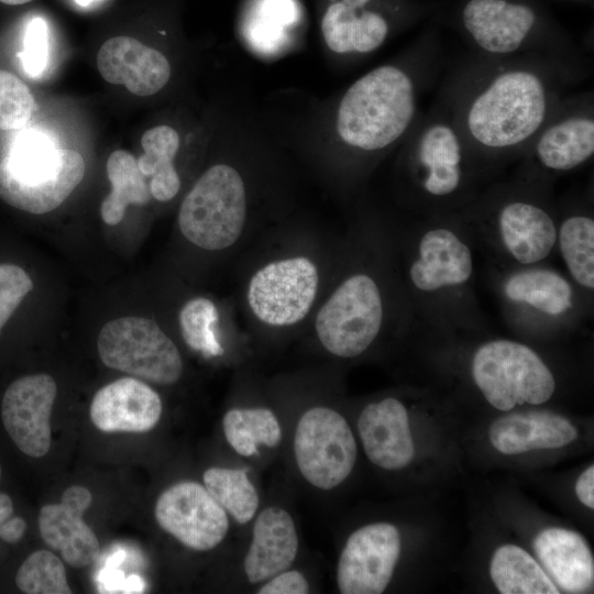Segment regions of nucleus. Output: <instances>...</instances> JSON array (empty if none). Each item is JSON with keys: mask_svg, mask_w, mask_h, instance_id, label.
<instances>
[{"mask_svg": "<svg viewBox=\"0 0 594 594\" xmlns=\"http://www.w3.org/2000/svg\"><path fill=\"white\" fill-rule=\"evenodd\" d=\"M440 78L436 100L492 180L522 158L570 89L581 84L544 58L488 57L468 50L447 59Z\"/></svg>", "mask_w": 594, "mask_h": 594, "instance_id": "obj_1", "label": "nucleus"}, {"mask_svg": "<svg viewBox=\"0 0 594 594\" xmlns=\"http://www.w3.org/2000/svg\"><path fill=\"white\" fill-rule=\"evenodd\" d=\"M429 21L454 32L475 54L544 58L580 82L592 73L588 48L575 41L544 0H441Z\"/></svg>", "mask_w": 594, "mask_h": 594, "instance_id": "obj_2", "label": "nucleus"}, {"mask_svg": "<svg viewBox=\"0 0 594 594\" xmlns=\"http://www.w3.org/2000/svg\"><path fill=\"white\" fill-rule=\"evenodd\" d=\"M409 240L405 285L420 322L481 326L475 300V239L460 212L420 216Z\"/></svg>", "mask_w": 594, "mask_h": 594, "instance_id": "obj_3", "label": "nucleus"}, {"mask_svg": "<svg viewBox=\"0 0 594 594\" xmlns=\"http://www.w3.org/2000/svg\"><path fill=\"white\" fill-rule=\"evenodd\" d=\"M553 184V177L520 160L510 176L491 182L459 212L502 266L544 264L557 249Z\"/></svg>", "mask_w": 594, "mask_h": 594, "instance_id": "obj_4", "label": "nucleus"}, {"mask_svg": "<svg viewBox=\"0 0 594 594\" xmlns=\"http://www.w3.org/2000/svg\"><path fill=\"white\" fill-rule=\"evenodd\" d=\"M400 144L408 205L419 216L459 212L493 182L437 100Z\"/></svg>", "mask_w": 594, "mask_h": 594, "instance_id": "obj_5", "label": "nucleus"}, {"mask_svg": "<svg viewBox=\"0 0 594 594\" xmlns=\"http://www.w3.org/2000/svg\"><path fill=\"white\" fill-rule=\"evenodd\" d=\"M84 175L78 152L59 148L42 132L28 130L16 135L0 162V198L16 209L46 213L68 198Z\"/></svg>", "mask_w": 594, "mask_h": 594, "instance_id": "obj_6", "label": "nucleus"}, {"mask_svg": "<svg viewBox=\"0 0 594 594\" xmlns=\"http://www.w3.org/2000/svg\"><path fill=\"white\" fill-rule=\"evenodd\" d=\"M494 288L508 324L520 329L576 326L583 315L585 295L569 276L546 264L503 266Z\"/></svg>", "mask_w": 594, "mask_h": 594, "instance_id": "obj_7", "label": "nucleus"}, {"mask_svg": "<svg viewBox=\"0 0 594 594\" xmlns=\"http://www.w3.org/2000/svg\"><path fill=\"white\" fill-rule=\"evenodd\" d=\"M471 376L486 402L502 411L543 404L556 391L554 375L543 359L512 339L482 342L472 355Z\"/></svg>", "mask_w": 594, "mask_h": 594, "instance_id": "obj_8", "label": "nucleus"}, {"mask_svg": "<svg viewBox=\"0 0 594 594\" xmlns=\"http://www.w3.org/2000/svg\"><path fill=\"white\" fill-rule=\"evenodd\" d=\"M245 219L243 179L227 164L208 168L186 195L178 211L183 235L207 251L233 245L243 232Z\"/></svg>", "mask_w": 594, "mask_h": 594, "instance_id": "obj_9", "label": "nucleus"}, {"mask_svg": "<svg viewBox=\"0 0 594 594\" xmlns=\"http://www.w3.org/2000/svg\"><path fill=\"white\" fill-rule=\"evenodd\" d=\"M385 317V298L377 278L358 271L346 276L321 306L315 329L328 352L353 359L377 339Z\"/></svg>", "mask_w": 594, "mask_h": 594, "instance_id": "obj_10", "label": "nucleus"}, {"mask_svg": "<svg viewBox=\"0 0 594 594\" xmlns=\"http://www.w3.org/2000/svg\"><path fill=\"white\" fill-rule=\"evenodd\" d=\"M98 353L110 369L162 385L183 374L178 348L160 326L144 317H122L106 323L97 341Z\"/></svg>", "mask_w": 594, "mask_h": 594, "instance_id": "obj_11", "label": "nucleus"}, {"mask_svg": "<svg viewBox=\"0 0 594 594\" xmlns=\"http://www.w3.org/2000/svg\"><path fill=\"white\" fill-rule=\"evenodd\" d=\"M593 156L594 94L587 90L564 97L521 160L556 179L583 167Z\"/></svg>", "mask_w": 594, "mask_h": 594, "instance_id": "obj_12", "label": "nucleus"}, {"mask_svg": "<svg viewBox=\"0 0 594 594\" xmlns=\"http://www.w3.org/2000/svg\"><path fill=\"white\" fill-rule=\"evenodd\" d=\"M294 452L301 475L324 491L346 480L358 457L356 442L344 417L322 406L312 407L300 417Z\"/></svg>", "mask_w": 594, "mask_h": 594, "instance_id": "obj_13", "label": "nucleus"}, {"mask_svg": "<svg viewBox=\"0 0 594 594\" xmlns=\"http://www.w3.org/2000/svg\"><path fill=\"white\" fill-rule=\"evenodd\" d=\"M319 286L316 264L307 256L273 261L250 279L246 299L253 315L272 327H288L310 311Z\"/></svg>", "mask_w": 594, "mask_h": 594, "instance_id": "obj_14", "label": "nucleus"}, {"mask_svg": "<svg viewBox=\"0 0 594 594\" xmlns=\"http://www.w3.org/2000/svg\"><path fill=\"white\" fill-rule=\"evenodd\" d=\"M154 514L164 531L197 551L216 548L229 529L227 512L205 486L193 481L166 488L156 501Z\"/></svg>", "mask_w": 594, "mask_h": 594, "instance_id": "obj_15", "label": "nucleus"}, {"mask_svg": "<svg viewBox=\"0 0 594 594\" xmlns=\"http://www.w3.org/2000/svg\"><path fill=\"white\" fill-rule=\"evenodd\" d=\"M400 553V535L388 522L356 529L340 554L337 582L342 594H380L389 584Z\"/></svg>", "mask_w": 594, "mask_h": 594, "instance_id": "obj_16", "label": "nucleus"}, {"mask_svg": "<svg viewBox=\"0 0 594 594\" xmlns=\"http://www.w3.org/2000/svg\"><path fill=\"white\" fill-rule=\"evenodd\" d=\"M57 386L47 374L15 380L2 398L3 426L14 444L26 455L41 458L51 447V413Z\"/></svg>", "mask_w": 594, "mask_h": 594, "instance_id": "obj_17", "label": "nucleus"}, {"mask_svg": "<svg viewBox=\"0 0 594 594\" xmlns=\"http://www.w3.org/2000/svg\"><path fill=\"white\" fill-rule=\"evenodd\" d=\"M162 408L153 388L140 380L122 377L95 394L90 418L103 432H146L157 425Z\"/></svg>", "mask_w": 594, "mask_h": 594, "instance_id": "obj_18", "label": "nucleus"}, {"mask_svg": "<svg viewBox=\"0 0 594 594\" xmlns=\"http://www.w3.org/2000/svg\"><path fill=\"white\" fill-rule=\"evenodd\" d=\"M358 430L367 459L384 470H400L415 455V446L405 405L386 397L363 408Z\"/></svg>", "mask_w": 594, "mask_h": 594, "instance_id": "obj_19", "label": "nucleus"}, {"mask_svg": "<svg viewBox=\"0 0 594 594\" xmlns=\"http://www.w3.org/2000/svg\"><path fill=\"white\" fill-rule=\"evenodd\" d=\"M97 67L108 82L123 85L141 97L158 92L170 77L167 58L130 36L107 40L98 52Z\"/></svg>", "mask_w": 594, "mask_h": 594, "instance_id": "obj_20", "label": "nucleus"}, {"mask_svg": "<svg viewBox=\"0 0 594 594\" xmlns=\"http://www.w3.org/2000/svg\"><path fill=\"white\" fill-rule=\"evenodd\" d=\"M592 190L558 204L557 248L569 278L588 298L594 290Z\"/></svg>", "mask_w": 594, "mask_h": 594, "instance_id": "obj_21", "label": "nucleus"}, {"mask_svg": "<svg viewBox=\"0 0 594 594\" xmlns=\"http://www.w3.org/2000/svg\"><path fill=\"white\" fill-rule=\"evenodd\" d=\"M493 447L507 455L571 443L578 429L565 417L543 409L516 411L497 418L490 427Z\"/></svg>", "mask_w": 594, "mask_h": 594, "instance_id": "obj_22", "label": "nucleus"}, {"mask_svg": "<svg viewBox=\"0 0 594 594\" xmlns=\"http://www.w3.org/2000/svg\"><path fill=\"white\" fill-rule=\"evenodd\" d=\"M298 551V537L292 516L280 507H268L255 519L252 541L244 559L251 583L266 581L287 570Z\"/></svg>", "mask_w": 594, "mask_h": 594, "instance_id": "obj_23", "label": "nucleus"}, {"mask_svg": "<svg viewBox=\"0 0 594 594\" xmlns=\"http://www.w3.org/2000/svg\"><path fill=\"white\" fill-rule=\"evenodd\" d=\"M534 549L557 585L566 593H582L593 585L594 561L585 539L565 528L541 530Z\"/></svg>", "mask_w": 594, "mask_h": 594, "instance_id": "obj_24", "label": "nucleus"}, {"mask_svg": "<svg viewBox=\"0 0 594 594\" xmlns=\"http://www.w3.org/2000/svg\"><path fill=\"white\" fill-rule=\"evenodd\" d=\"M82 515L62 503L44 505L38 515L42 539L74 568L90 565L100 553L98 538Z\"/></svg>", "mask_w": 594, "mask_h": 594, "instance_id": "obj_25", "label": "nucleus"}, {"mask_svg": "<svg viewBox=\"0 0 594 594\" xmlns=\"http://www.w3.org/2000/svg\"><path fill=\"white\" fill-rule=\"evenodd\" d=\"M179 142L178 133L168 125L151 128L141 139L144 153L136 163L151 177L150 193L158 201H168L179 191L180 178L173 164Z\"/></svg>", "mask_w": 594, "mask_h": 594, "instance_id": "obj_26", "label": "nucleus"}, {"mask_svg": "<svg viewBox=\"0 0 594 594\" xmlns=\"http://www.w3.org/2000/svg\"><path fill=\"white\" fill-rule=\"evenodd\" d=\"M490 574L502 594H559L549 575L522 548L504 544L493 554Z\"/></svg>", "mask_w": 594, "mask_h": 594, "instance_id": "obj_27", "label": "nucleus"}, {"mask_svg": "<svg viewBox=\"0 0 594 594\" xmlns=\"http://www.w3.org/2000/svg\"><path fill=\"white\" fill-rule=\"evenodd\" d=\"M107 175L111 193L101 204V218L109 224H118L129 205H144L151 199L145 176L139 169L134 156L123 150L110 154L107 161Z\"/></svg>", "mask_w": 594, "mask_h": 594, "instance_id": "obj_28", "label": "nucleus"}, {"mask_svg": "<svg viewBox=\"0 0 594 594\" xmlns=\"http://www.w3.org/2000/svg\"><path fill=\"white\" fill-rule=\"evenodd\" d=\"M222 426L229 444L243 457L256 454L258 444L276 447L282 439L277 417L264 407L232 408L224 414Z\"/></svg>", "mask_w": 594, "mask_h": 594, "instance_id": "obj_29", "label": "nucleus"}, {"mask_svg": "<svg viewBox=\"0 0 594 594\" xmlns=\"http://www.w3.org/2000/svg\"><path fill=\"white\" fill-rule=\"evenodd\" d=\"M202 480L208 492L237 522L243 525L254 517L260 498L245 470L210 468Z\"/></svg>", "mask_w": 594, "mask_h": 594, "instance_id": "obj_30", "label": "nucleus"}, {"mask_svg": "<svg viewBox=\"0 0 594 594\" xmlns=\"http://www.w3.org/2000/svg\"><path fill=\"white\" fill-rule=\"evenodd\" d=\"M217 321V307L205 297L188 300L179 311V327L184 341L189 348L205 356L222 353L215 332Z\"/></svg>", "mask_w": 594, "mask_h": 594, "instance_id": "obj_31", "label": "nucleus"}, {"mask_svg": "<svg viewBox=\"0 0 594 594\" xmlns=\"http://www.w3.org/2000/svg\"><path fill=\"white\" fill-rule=\"evenodd\" d=\"M16 586L26 594H70L65 566L51 551L32 552L20 565Z\"/></svg>", "mask_w": 594, "mask_h": 594, "instance_id": "obj_32", "label": "nucleus"}, {"mask_svg": "<svg viewBox=\"0 0 594 594\" xmlns=\"http://www.w3.org/2000/svg\"><path fill=\"white\" fill-rule=\"evenodd\" d=\"M34 106L30 88L14 74L0 69V131L23 128Z\"/></svg>", "mask_w": 594, "mask_h": 594, "instance_id": "obj_33", "label": "nucleus"}, {"mask_svg": "<svg viewBox=\"0 0 594 594\" xmlns=\"http://www.w3.org/2000/svg\"><path fill=\"white\" fill-rule=\"evenodd\" d=\"M268 11L263 9V22L252 25L250 41L260 50L271 51L280 45V33L288 23L294 21V7L288 0H268Z\"/></svg>", "mask_w": 594, "mask_h": 594, "instance_id": "obj_34", "label": "nucleus"}, {"mask_svg": "<svg viewBox=\"0 0 594 594\" xmlns=\"http://www.w3.org/2000/svg\"><path fill=\"white\" fill-rule=\"evenodd\" d=\"M23 72L33 78L41 76L48 62V29L41 16L32 18L24 30L23 50L18 53Z\"/></svg>", "mask_w": 594, "mask_h": 594, "instance_id": "obj_35", "label": "nucleus"}, {"mask_svg": "<svg viewBox=\"0 0 594 594\" xmlns=\"http://www.w3.org/2000/svg\"><path fill=\"white\" fill-rule=\"evenodd\" d=\"M32 288V279L23 268L0 264V331Z\"/></svg>", "mask_w": 594, "mask_h": 594, "instance_id": "obj_36", "label": "nucleus"}, {"mask_svg": "<svg viewBox=\"0 0 594 594\" xmlns=\"http://www.w3.org/2000/svg\"><path fill=\"white\" fill-rule=\"evenodd\" d=\"M258 591L260 594H306L309 584L299 571H283L272 576Z\"/></svg>", "mask_w": 594, "mask_h": 594, "instance_id": "obj_37", "label": "nucleus"}, {"mask_svg": "<svg viewBox=\"0 0 594 594\" xmlns=\"http://www.w3.org/2000/svg\"><path fill=\"white\" fill-rule=\"evenodd\" d=\"M575 494L586 507L594 508V466L590 465L575 483Z\"/></svg>", "mask_w": 594, "mask_h": 594, "instance_id": "obj_38", "label": "nucleus"}, {"mask_svg": "<svg viewBox=\"0 0 594 594\" xmlns=\"http://www.w3.org/2000/svg\"><path fill=\"white\" fill-rule=\"evenodd\" d=\"M26 530V522L21 517L8 518L0 524V538L9 543L18 542Z\"/></svg>", "mask_w": 594, "mask_h": 594, "instance_id": "obj_39", "label": "nucleus"}, {"mask_svg": "<svg viewBox=\"0 0 594 594\" xmlns=\"http://www.w3.org/2000/svg\"><path fill=\"white\" fill-rule=\"evenodd\" d=\"M13 504L9 495L0 493V524L11 517Z\"/></svg>", "mask_w": 594, "mask_h": 594, "instance_id": "obj_40", "label": "nucleus"}, {"mask_svg": "<svg viewBox=\"0 0 594 594\" xmlns=\"http://www.w3.org/2000/svg\"><path fill=\"white\" fill-rule=\"evenodd\" d=\"M144 588V582L138 575H131L124 581L123 592H142Z\"/></svg>", "mask_w": 594, "mask_h": 594, "instance_id": "obj_41", "label": "nucleus"}, {"mask_svg": "<svg viewBox=\"0 0 594 594\" xmlns=\"http://www.w3.org/2000/svg\"><path fill=\"white\" fill-rule=\"evenodd\" d=\"M32 0H0V2L10 4V6L24 4Z\"/></svg>", "mask_w": 594, "mask_h": 594, "instance_id": "obj_42", "label": "nucleus"}, {"mask_svg": "<svg viewBox=\"0 0 594 594\" xmlns=\"http://www.w3.org/2000/svg\"><path fill=\"white\" fill-rule=\"evenodd\" d=\"M562 1H572V2H576V3H581V4H584V6L588 7V8H591V9H593V6H594V0H562Z\"/></svg>", "mask_w": 594, "mask_h": 594, "instance_id": "obj_43", "label": "nucleus"}, {"mask_svg": "<svg viewBox=\"0 0 594 594\" xmlns=\"http://www.w3.org/2000/svg\"><path fill=\"white\" fill-rule=\"evenodd\" d=\"M97 0H75V2L78 4V6H81V7H87L89 6L90 3L95 2Z\"/></svg>", "mask_w": 594, "mask_h": 594, "instance_id": "obj_44", "label": "nucleus"}, {"mask_svg": "<svg viewBox=\"0 0 594 594\" xmlns=\"http://www.w3.org/2000/svg\"><path fill=\"white\" fill-rule=\"evenodd\" d=\"M1 473H2V470H1V465H0V479H1Z\"/></svg>", "mask_w": 594, "mask_h": 594, "instance_id": "obj_45", "label": "nucleus"}]
</instances>
